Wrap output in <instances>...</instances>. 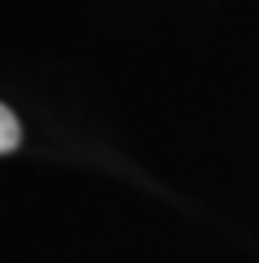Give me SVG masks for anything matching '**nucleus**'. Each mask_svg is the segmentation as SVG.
Returning <instances> with one entry per match:
<instances>
[{"mask_svg":"<svg viewBox=\"0 0 259 263\" xmlns=\"http://www.w3.org/2000/svg\"><path fill=\"white\" fill-rule=\"evenodd\" d=\"M17 145H21V125H17L14 111L7 105H0V155L14 152Z\"/></svg>","mask_w":259,"mask_h":263,"instance_id":"f257e3e1","label":"nucleus"}]
</instances>
